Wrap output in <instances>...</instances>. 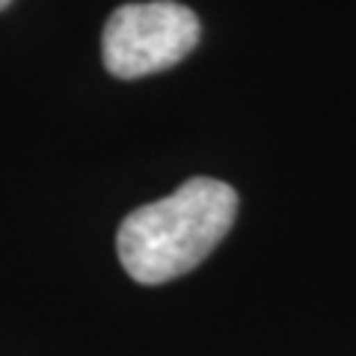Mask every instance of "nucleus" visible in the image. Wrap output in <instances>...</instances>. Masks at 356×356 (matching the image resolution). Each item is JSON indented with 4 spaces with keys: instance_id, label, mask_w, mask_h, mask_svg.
<instances>
[{
    "instance_id": "obj_1",
    "label": "nucleus",
    "mask_w": 356,
    "mask_h": 356,
    "mask_svg": "<svg viewBox=\"0 0 356 356\" xmlns=\"http://www.w3.org/2000/svg\"><path fill=\"white\" fill-rule=\"evenodd\" d=\"M238 193L217 178H191L172 196L149 202L122 220L119 261L134 282L161 285L202 264L229 235Z\"/></svg>"
},
{
    "instance_id": "obj_2",
    "label": "nucleus",
    "mask_w": 356,
    "mask_h": 356,
    "mask_svg": "<svg viewBox=\"0 0 356 356\" xmlns=\"http://www.w3.org/2000/svg\"><path fill=\"white\" fill-rule=\"evenodd\" d=\"M199 42V18L172 0L125 3L104 24V69L119 81H134L181 63Z\"/></svg>"
},
{
    "instance_id": "obj_3",
    "label": "nucleus",
    "mask_w": 356,
    "mask_h": 356,
    "mask_svg": "<svg viewBox=\"0 0 356 356\" xmlns=\"http://www.w3.org/2000/svg\"><path fill=\"white\" fill-rule=\"evenodd\" d=\"M9 3H13V0H0V13H3V9H6Z\"/></svg>"
}]
</instances>
